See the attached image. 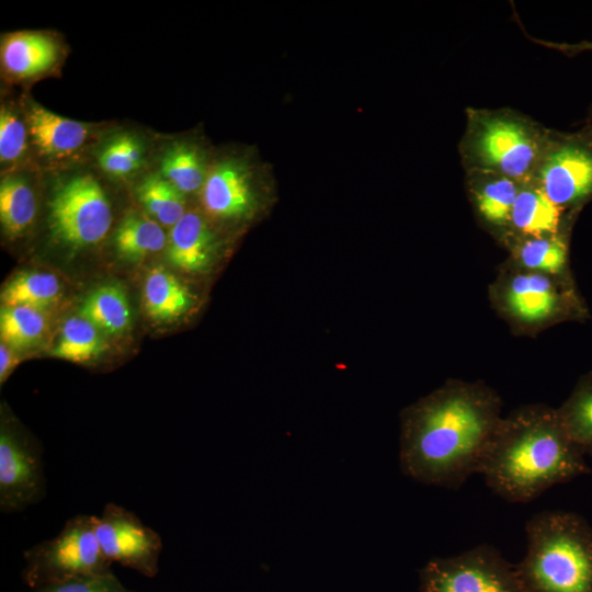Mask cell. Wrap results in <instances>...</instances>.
<instances>
[{
	"label": "cell",
	"mask_w": 592,
	"mask_h": 592,
	"mask_svg": "<svg viewBox=\"0 0 592 592\" xmlns=\"http://www.w3.org/2000/svg\"><path fill=\"white\" fill-rule=\"evenodd\" d=\"M29 129L16 111L7 104L0 111V161L3 166L19 162L26 152Z\"/></svg>",
	"instance_id": "f546056e"
},
{
	"label": "cell",
	"mask_w": 592,
	"mask_h": 592,
	"mask_svg": "<svg viewBox=\"0 0 592 592\" xmlns=\"http://www.w3.org/2000/svg\"><path fill=\"white\" fill-rule=\"evenodd\" d=\"M257 172L244 157L229 156L209 164L201 190L206 212L220 219L250 216L257 207Z\"/></svg>",
	"instance_id": "7c38bea8"
},
{
	"label": "cell",
	"mask_w": 592,
	"mask_h": 592,
	"mask_svg": "<svg viewBox=\"0 0 592 592\" xmlns=\"http://www.w3.org/2000/svg\"><path fill=\"white\" fill-rule=\"evenodd\" d=\"M501 410L499 394L486 383L447 380L405 412L401 471L424 485L459 488L479 471Z\"/></svg>",
	"instance_id": "6da1fadb"
},
{
	"label": "cell",
	"mask_w": 592,
	"mask_h": 592,
	"mask_svg": "<svg viewBox=\"0 0 592 592\" xmlns=\"http://www.w3.org/2000/svg\"><path fill=\"white\" fill-rule=\"evenodd\" d=\"M46 481L39 445L13 421L2 419L0 430V509L19 512L43 499Z\"/></svg>",
	"instance_id": "30bf717a"
},
{
	"label": "cell",
	"mask_w": 592,
	"mask_h": 592,
	"mask_svg": "<svg viewBox=\"0 0 592 592\" xmlns=\"http://www.w3.org/2000/svg\"><path fill=\"white\" fill-rule=\"evenodd\" d=\"M25 122L38 152L49 159L75 155L90 137V125L57 115L31 101L26 106Z\"/></svg>",
	"instance_id": "9a60e30c"
},
{
	"label": "cell",
	"mask_w": 592,
	"mask_h": 592,
	"mask_svg": "<svg viewBox=\"0 0 592 592\" xmlns=\"http://www.w3.org/2000/svg\"><path fill=\"white\" fill-rule=\"evenodd\" d=\"M61 56L58 41L42 32H18L1 44V65L14 79H31L50 71Z\"/></svg>",
	"instance_id": "2e32d148"
},
{
	"label": "cell",
	"mask_w": 592,
	"mask_h": 592,
	"mask_svg": "<svg viewBox=\"0 0 592 592\" xmlns=\"http://www.w3.org/2000/svg\"><path fill=\"white\" fill-rule=\"evenodd\" d=\"M521 185L498 173L465 171L464 186L474 216L501 247L510 234L512 209Z\"/></svg>",
	"instance_id": "4fadbf2b"
},
{
	"label": "cell",
	"mask_w": 592,
	"mask_h": 592,
	"mask_svg": "<svg viewBox=\"0 0 592 592\" xmlns=\"http://www.w3.org/2000/svg\"><path fill=\"white\" fill-rule=\"evenodd\" d=\"M525 532L526 553L515 566L526 592H592V527L581 515L542 511Z\"/></svg>",
	"instance_id": "3957f363"
},
{
	"label": "cell",
	"mask_w": 592,
	"mask_h": 592,
	"mask_svg": "<svg viewBox=\"0 0 592 592\" xmlns=\"http://www.w3.org/2000/svg\"><path fill=\"white\" fill-rule=\"evenodd\" d=\"M166 248L172 265L185 272H200L213 261L216 238L198 213L189 212L172 226Z\"/></svg>",
	"instance_id": "ac0fdd59"
},
{
	"label": "cell",
	"mask_w": 592,
	"mask_h": 592,
	"mask_svg": "<svg viewBox=\"0 0 592 592\" xmlns=\"http://www.w3.org/2000/svg\"><path fill=\"white\" fill-rule=\"evenodd\" d=\"M80 316L107 334L124 332L132 322V309L125 292L115 285H103L83 300Z\"/></svg>",
	"instance_id": "7402d4cb"
},
{
	"label": "cell",
	"mask_w": 592,
	"mask_h": 592,
	"mask_svg": "<svg viewBox=\"0 0 592 592\" xmlns=\"http://www.w3.org/2000/svg\"><path fill=\"white\" fill-rule=\"evenodd\" d=\"M534 181L559 206L581 212L592 202V123L574 132L550 128Z\"/></svg>",
	"instance_id": "ba28073f"
},
{
	"label": "cell",
	"mask_w": 592,
	"mask_h": 592,
	"mask_svg": "<svg viewBox=\"0 0 592 592\" xmlns=\"http://www.w3.org/2000/svg\"><path fill=\"white\" fill-rule=\"evenodd\" d=\"M48 221L57 242L71 250H81L106 237L113 221L112 206L93 175L78 173L55 187Z\"/></svg>",
	"instance_id": "52a82bcc"
},
{
	"label": "cell",
	"mask_w": 592,
	"mask_h": 592,
	"mask_svg": "<svg viewBox=\"0 0 592 592\" xmlns=\"http://www.w3.org/2000/svg\"><path fill=\"white\" fill-rule=\"evenodd\" d=\"M29 592H135L122 584L113 572L31 589Z\"/></svg>",
	"instance_id": "4dcf8cb0"
},
{
	"label": "cell",
	"mask_w": 592,
	"mask_h": 592,
	"mask_svg": "<svg viewBox=\"0 0 592 592\" xmlns=\"http://www.w3.org/2000/svg\"><path fill=\"white\" fill-rule=\"evenodd\" d=\"M535 42H537L540 45H545L549 48L559 50L569 57H573L583 52H592V41L590 42L582 41L579 43H571V44L538 41V39H535ZM585 121L592 123V109L590 110L589 115L587 116Z\"/></svg>",
	"instance_id": "1f68e13d"
},
{
	"label": "cell",
	"mask_w": 592,
	"mask_h": 592,
	"mask_svg": "<svg viewBox=\"0 0 592 592\" xmlns=\"http://www.w3.org/2000/svg\"><path fill=\"white\" fill-rule=\"evenodd\" d=\"M105 349L106 344L100 330L86 318L76 316L62 325L50 354L75 363H89Z\"/></svg>",
	"instance_id": "484cf974"
},
{
	"label": "cell",
	"mask_w": 592,
	"mask_h": 592,
	"mask_svg": "<svg viewBox=\"0 0 592 592\" xmlns=\"http://www.w3.org/2000/svg\"><path fill=\"white\" fill-rule=\"evenodd\" d=\"M580 214L556 204L534 181L523 183L513 205L505 241L509 238L571 236Z\"/></svg>",
	"instance_id": "5bb4252c"
},
{
	"label": "cell",
	"mask_w": 592,
	"mask_h": 592,
	"mask_svg": "<svg viewBox=\"0 0 592 592\" xmlns=\"http://www.w3.org/2000/svg\"><path fill=\"white\" fill-rule=\"evenodd\" d=\"M143 298L147 315L158 322L177 320L193 305L185 285L161 266L153 267L147 274Z\"/></svg>",
	"instance_id": "d6986e66"
},
{
	"label": "cell",
	"mask_w": 592,
	"mask_h": 592,
	"mask_svg": "<svg viewBox=\"0 0 592 592\" xmlns=\"http://www.w3.org/2000/svg\"><path fill=\"white\" fill-rule=\"evenodd\" d=\"M209 166L203 151L190 143L170 147L161 159L160 174L183 194L202 190Z\"/></svg>",
	"instance_id": "d4e9b609"
},
{
	"label": "cell",
	"mask_w": 592,
	"mask_h": 592,
	"mask_svg": "<svg viewBox=\"0 0 592 592\" xmlns=\"http://www.w3.org/2000/svg\"><path fill=\"white\" fill-rule=\"evenodd\" d=\"M15 362H14V358H12V353L10 351V348L7 344L1 342V345H0V383L1 384L5 382Z\"/></svg>",
	"instance_id": "d6a6232c"
},
{
	"label": "cell",
	"mask_w": 592,
	"mask_h": 592,
	"mask_svg": "<svg viewBox=\"0 0 592 592\" xmlns=\"http://www.w3.org/2000/svg\"><path fill=\"white\" fill-rule=\"evenodd\" d=\"M144 143L133 134H117L100 149L98 162L109 175L125 179L136 173L145 162Z\"/></svg>",
	"instance_id": "f1b7e54d"
},
{
	"label": "cell",
	"mask_w": 592,
	"mask_h": 592,
	"mask_svg": "<svg viewBox=\"0 0 592 592\" xmlns=\"http://www.w3.org/2000/svg\"><path fill=\"white\" fill-rule=\"evenodd\" d=\"M492 309L515 335L535 337L562 322H583L590 310L574 281L503 262L488 287Z\"/></svg>",
	"instance_id": "5b68a950"
},
{
	"label": "cell",
	"mask_w": 592,
	"mask_h": 592,
	"mask_svg": "<svg viewBox=\"0 0 592 592\" xmlns=\"http://www.w3.org/2000/svg\"><path fill=\"white\" fill-rule=\"evenodd\" d=\"M571 236L509 238L502 246L508 264L574 281L570 266Z\"/></svg>",
	"instance_id": "e0dca14e"
},
{
	"label": "cell",
	"mask_w": 592,
	"mask_h": 592,
	"mask_svg": "<svg viewBox=\"0 0 592 592\" xmlns=\"http://www.w3.org/2000/svg\"><path fill=\"white\" fill-rule=\"evenodd\" d=\"M181 191L161 174L147 177L137 187V196L147 213L159 224L175 225L185 214Z\"/></svg>",
	"instance_id": "4316f807"
},
{
	"label": "cell",
	"mask_w": 592,
	"mask_h": 592,
	"mask_svg": "<svg viewBox=\"0 0 592 592\" xmlns=\"http://www.w3.org/2000/svg\"><path fill=\"white\" fill-rule=\"evenodd\" d=\"M420 592H526L516 566L493 546L480 544L456 556L436 557L419 571Z\"/></svg>",
	"instance_id": "9c48e42d"
},
{
	"label": "cell",
	"mask_w": 592,
	"mask_h": 592,
	"mask_svg": "<svg viewBox=\"0 0 592 592\" xmlns=\"http://www.w3.org/2000/svg\"><path fill=\"white\" fill-rule=\"evenodd\" d=\"M584 456L557 409L532 403L501 419L478 474L504 500L524 503L555 485L590 474Z\"/></svg>",
	"instance_id": "7a4b0ae2"
},
{
	"label": "cell",
	"mask_w": 592,
	"mask_h": 592,
	"mask_svg": "<svg viewBox=\"0 0 592 592\" xmlns=\"http://www.w3.org/2000/svg\"><path fill=\"white\" fill-rule=\"evenodd\" d=\"M42 310L25 306L2 307L0 311L1 342L14 350L36 344L46 331Z\"/></svg>",
	"instance_id": "83f0119b"
},
{
	"label": "cell",
	"mask_w": 592,
	"mask_h": 592,
	"mask_svg": "<svg viewBox=\"0 0 592 592\" xmlns=\"http://www.w3.org/2000/svg\"><path fill=\"white\" fill-rule=\"evenodd\" d=\"M36 196L27 181L19 175H7L0 184V221L4 235L22 237L36 217Z\"/></svg>",
	"instance_id": "ffe728a7"
},
{
	"label": "cell",
	"mask_w": 592,
	"mask_h": 592,
	"mask_svg": "<svg viewBox=\"0 0 592 592\" xmlns=\"http://www.w3.org/2000/svg\"><path fill=\"white\" fill-rule=\"evenodd\" d=\"M61 296L58 277L49 272H21L5 283L1 291L2 307L25 306L44 309Z\"/></svg>",
	"instance_id": "603a6c76"
},
{
	"label": "cell",
	"mask_w": 592,
	"mask_h": 592,
	"mask_svg": "<svg viewBox=\"0 0 592 592\" xmlns=\"http://www.w3.org/2000/svg\"><path fill=\"white\" fill-rule=\"evenodd\" d=\"M93 515L69 519L53 538L24 553L23 581L31 589L64 583L90 576L111 573L95 533Z\"/></svg>",
	"instance_id": "8992f818"
},
{
	"label": "cell",
	"mask_w": 592,
	"mask_h": 592,
	"mask_svg": "<svg viewBox=\"0 0 592 592\" xmlns=\"http://www.w3.org/2000/svg\"><path fill=\"white\" fill-rule=\"evenodd\" d=\"M95 533L104 556L112 563L117 562L147 578L158 573L161 537L133 512L107 503L95 519Z\"/></svg>",
	"instance_id": "8fae6325"
},
{
	"label": "cell",
	"mask_w": 592,
	"mask_h": 592,
	"mask_svg": "<svg viewBox=\"0 0 592 592\" xmlns=\"http://www.w3.org/2000/svg\"><path fill=\"white\" fill-rule=\"evenodd\" d=\"M458 153L465 171L479 170L519 183L534 179L549 127L511 107H466Z\"/></svg>",
	"instance_id": "277c9868"
},
{
	"label": "cell",
	"mask_w": 592,
	"mask_h": 592,
	"mask_svg": "<svg viewBox=\"0 0 592 592\" xmlns=\"http://www.w3.org/2000/svg\"><path fill=\"white\" fill-rule=\"evenodd\" d=\"M168 237L155 219L145 215L127 214L114 235L117 253L125 260L138 261L167 247Z\"/></svg>",
	"instance_id": "44dd1931"
},
{
	"label": "cell",
	"mask_w": 592,
	"mask_h": 592,
	"mask_svg": "<svg viewBox=\"0 0 592 592\" xmlns=\"http://www.w3.org/2000/svg\"><path fill=\"white\" fill-rule=\"evenodd\" d=\"M556 409L570 440L584 455L592 456V372L578 379L569 397Z\"/></svg>",
	"instance_id": "cb8c5ba5"
}]
</instances>
